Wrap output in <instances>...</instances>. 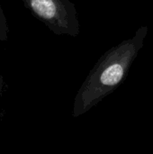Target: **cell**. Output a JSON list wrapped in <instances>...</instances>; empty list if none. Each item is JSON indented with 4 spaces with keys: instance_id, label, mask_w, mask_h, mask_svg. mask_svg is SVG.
<instances>
[{
    "instance_id": "6da1fadb",
    "label": "cell",
    "mask_w": 153,
    "mask_h": 154,
    "mask_svg": "<svg viewBox=\"0 0 153 154\" xmlns=\"http://www.w3.org/2000/svg\"><path fill=\"white\" fill-rule=\"evenodd\" d=\"M148 34V26H141L133 34L106 51L97 60L80 86L73 102L72 116L87 113L115 91L127 78Z\"/></svg>"
},
{
    "instance_id": "7a4b0ae2",
    "label": "cell",
    "mask_w": 153,
    "mask_h": 154,
    "mask_svg": "<svg viewBox=\"0 0 153 154\" xmlns=\"http://www.w3.org/2000/svg\"><path fill=\"white\" fill-rule=\"evenodd\" d=\"M23 3L56 35L76 37L79 34L77 9L70 0H23Z\"/></svg>"
},
{
    "instance_id": "3957f363",
    "label": "cell",
    "mask_w": 153,
    "mask_h": 154,
    "mask_svg": "<svg viewBox=\"0 0 153 154\" xmlns=\"http://www.w3.org/2000/svg\"><path fill=\"white\" fill-rule=\"evenodd\" d=\"M8 34V25L6 22V18L3 9L0 6V42H4L7 40Z\"/></svg>"
},
{
    "instance_id": "277c9868",
    "label": "cell",
    "mask_w": 153,
    "mask_h": 154,
    "mask_svg": "<svg viewBox=\"0 0 153 154\" xmlns=\"http://www.w3.org/2000/svg\"><path fill=\"white\" fill-rule=\"evenodd\" d=\"M152 88H153V79H152Z\"/></svg>"
},
{
    "instance_id": "5b68a950",
    "label": "cell",
    "mask_w": 153,
    "mask_h": 154,
    "mask_svg": "<svg viewBox=\"0 0 153 154\" xmlns=\"http://www.w3.org/2000/svg\"><path fill=\"white\" fill-rule=\"evenodd\" d=\"M0 82H1V77H0Z\"/></svg>"
}]
</instances>
